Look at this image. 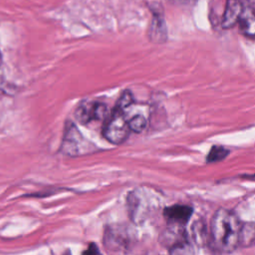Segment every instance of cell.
I'll list each match as a JSON object with an SVG mask.
<instances>
[{
    "mask_svg": "<svg viewBox=\"0 0 255 255\" xmlns=\"http://www.w3.org/2000/svg\"><path fill=\"white\" fill-rule=\"evenodd\" d=\"M242 224L238 217L230 210L219 208L210 221L209 242L221 253H229L240 245Z\"/></svg>",
    "mask_w": 255,
    "mask_h": 255,
    "instance_id": "1",
    "label": "cell"
},
{
    "mask_svg": "<svg viewBox=\"0 0 255 255\" xmlns=\"http://www.w3.org/2000/svg\"><path fill=\"white\" fill-rule=\"evenodd\" d=\"M60 150L69 156H80L94 152L97 146L82 134L73 122L69 121L65 126Z\"/></svg>",
    "mask_w": 255,
    "mask_h": 255,
    "instance_id": "2",
    "label": "cell"
},
{
    "mask_svg": "<svg viewBox=\"0 0 255 255\" xmlns=\"http://www.w3.org/2000/svg\"><path fill=\"white\" fill-rule=\"evenodd\" d=\"M130 132L125 113L113 111L105 122L103 128V136L113 144H121L127 140Z\"/></svg>",
    "mask_w": 255,
    "mask_h": 255,
    "instance_id": "3",
    "label": "cell"
},
{
    "mask_svg": "<svg viewBox=\"0 0 255 255\" xmlns=\"http://www.w3.org/2000/svg\"><path fill=\"white\" fill-rule=\"evenodd\" d=\"M128 206L130 211V217L134 221H143L155 208L151 197L147 192L134 191L130 193L128 197Z\"/></svg>",
    "mask_w": 255,
    "mask_h": 255,
    "instance_id": "4",
    "label": "cell"
},
{
    "mask_svg": "<svg viewBox=\"0 0 255 255\" xmlns=\"http://www.w3.org/2000/svg\"><path fill=\"white\" fill-rule=\"evenodd\" d=\"M148 37L150 41L156 44H161L165 42L167 37L166 24L163 16V12L158 7L157 9H152V18L148 28Z\"/></svg>",
    "mask_w": 255,
    "mask_h": 255,
    "instance_id": "5",
    "label": "cell"
},
{
    "mask_svg": "<svg viewBox=\"0 0 255 255\" xmlns=\"http://www.w3.org/2000/svg\"><path fill=\"white\" fill-rule=\"evenodd\" d=\"M245 4L242 0H227L222 16V28L230 29L239 23Z\"/></svg>",
    "mask_w": 255,
    "mask_h": 255,
    "instance_id": "6",
    "label": "cell"
},
{
    "mask_svg": "<svg viewBox=\"0 0 255 255\" xmlns=\"http://www.w3.org/2000/svg\"><path fill=\"white\" fill-rule=\"evenodd\" d=\"M192 214V208L187 205L175 204L165 207L163 210V216L173 226H183L186 224Z\"/></svg>",
    "mask_w": 255,
    "mask_h": 255,
    "instance_id": "7",
    "label": "cell"
},
{
    "mask_svg": "<svg viewBox=\"0 0 255 255\" xmlns=\"http://www.w3.org/2000/svg\"><path fill=\"white\" fill-rule=\"evenodd\" d=\"M240 31L247 37H255V9L245 5L239 20Z\"/></svg>",
    "mask_w": 255,
    "mask_h": 255,
    "instance_id": "8",
    "label": "cell"
},
{
    "mask_svg": "<svg viewBox=\"0 0 255 255\" xmlns=\"http://www.w3.org/2000/svg\"><path fill=\"white\" fill-rule=\"evenodd\" d=\"M93 103L84 102L80 106H78L75 110V118L78 123L81 125H88L91 121H93L92 115Z\"/></svg>",
    "mask_w": 255,
    "mask_h": 255,
    "instance_id": "9",
    "label": "cell"
},
{
    "mask_svg": "<svg viewBox=\"0 0 255 255\" xmlns=\"http://www.w3.org/2000/svg\"><path fill=\"white\" fill-rule=\"evenodd\" d=\"M133 101L134 99H133L132 93L128 90H126L121 94L113 111L119 112V113H125V111L133 104Z\"/></svg>",
    "mask_w": 255,
    "mask_h": 255,
    "instance_id": "10",
    "label": "cell"
},
{
    "mask_svg": "<svg viewBox=\"0 0 255 255\" xmlns=\"http://www.w3.org/2000/svg\"><path fill=\"white\" fill-rule=\"evenodd\" d=\"M170 255H193V247L188 238L177 242L169 248Z\"/></svg>",
    "mask_w": 255,
    "mask_h": 255,
    "instance_id": "11",
    "label": "cell"
},
{
    "mask_svg": "<svg viewBox=\"0 0 255 255\" xmlns=\"http://www.w3.org/2000/svg\"><path fill=\"white\" fill-rule=\"evenodd\" d=\"M255 241V225L242 224L240 232V245H250Z\"/></svg>",
    "mask_w": 255,
    "mask_h": 255,
    "instance_id": "12",
    "label": "cell"
},
{
    "mask_svg": "<svg viewBox=\"0 0 255 255\" xmlns=\"http://www.w3.org/2000/svg\"><path fill=\"white\" fill-rule=\"evenodd\" d=\"M207 234L205 226L202 222H195L192 227V240L197 245L201 246L207 242Z\"/></svg>",
    "mask_w": 255,
    "mask_h": 255,
    "instance_id": "13",
    "label": "cell"
},
{
    "mask_svg": "<svg viewBox=\"0 0 255 255\" xmlns=\"http://www.w3.org/2000/svg\"><path fill=\"white\" fill-rule=\"evenodd\" d=\"M128 125L130 131L139 133L145 129L147 126V121L143 116L136 115L128 121Z\"/></svg>",
    "mask_w": 255,
    "mask_h": 255,
    "instance_id": "14",
    "label": "cell"
},
{
    "mask_svg": "<svg viewBox=\"0 0 255 255\" xmlns=\"http://www.w3.org/2000/svg\"><path fill=\"white\" fill-rule=\"evenodd\" d=\"M229 153V150L220 145H214L211 147L206 160L208 162H215L224 159Z\"/></svg>",
    "mask_w": 255,
    "mask_h": 255,
    "instance_id": "15",
    "label": "cell"
},
{
    "mask_svg": "<svg viewBox=\"0 0 255 255\" xmlns=\"http://www.w3.org/2000/svg\"><path fill=\"white\" fill-rule=\"evenodd\" d=\"M92 115H93V121H103V120L107 121V119L109 118L107 105L101 102L93 103Z\"/></svg>",
    "mask_w": 255,
    "mask_h": 255,
    "instance_id": "16",
    "label": "cell"
},
{
    "mask_svg": "<svg viewBox=\"0 0 255 255\" xmlns=\"http://www.w3.org/2000/svg\"><path fill=\"white\" fill-rule=\"evenodd\" d=\"M83 255H101L100 250L95 243H91L88 249L83 253Z\"/></svg>",
    "mask_w": 255,
    "mask_h": 255,
    "instance_id": "17",
    "label": "cell"
},
{
    "mask_svg": "<svg viewBox=\"0 0 255 255\" xmlns=\"http://www.w3.org/2000/svg\"><path fill=\"white\" fill-rule=\"evenodd\" d=\"M247 1V5L254 8L255 9V0H246Z\"/></svg>",
    "mask_w": 255,
    "mask_h": 255,
    "instance_id": "18",
    "label": "cell"
},
{
    "mask_svg": "<svg viewBox=\"0 0 255 255\" xmlns=\"http://www.w3.org/2000/svg\"><path fill=\"white\" fill-rule=\"evenodd\" d=\"M1 64H2V55L0 53V67H1Z\"/></svg>",
    "mask_w": 255,
    "mask_h": 255,
    "instance_id": "19",
    "label": "cell"
},
{
    "mask_svg": "<svg viewBox=\"0 0 255 255\" xmlns=\"http://www.w3.org/2000/svg\"><path fill=\"white\" fill-rule=\"evenodd\" d=\"M63 255H71V253H70V251H67L66 253H64Z\"/></svg>",
    "mask_w": 255,
    "mask_h": 255,
    "instance_id": "20",
    "label": "cell"
}]
</instances>
